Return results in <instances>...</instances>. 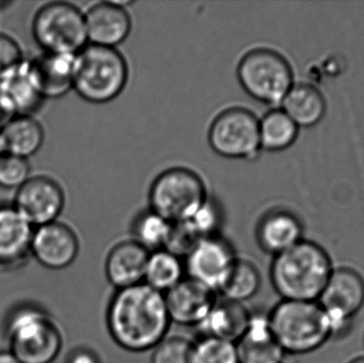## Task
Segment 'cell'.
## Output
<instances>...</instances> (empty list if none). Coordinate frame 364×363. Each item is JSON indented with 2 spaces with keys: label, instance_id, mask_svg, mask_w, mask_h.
<instances>
[{
  "label": "cell",
  "instance_id": "cell-1",
  "mask_svg": "<svg viewBox=\"0 0 364 363\" xmlns=\"http://www.w3.org/2000/svg\"><path fill=\"white\" fill-rule=\"evenodd\" d=\"M106 323L112 340L130 353L153 351L172 325L164 294L144 283L115 290L107 307Z\"/></svg>",
  "mask_w": 364,
  "mask_h": 363
},
{
  "label": "cell",
  "instance_id": "cell-2",
  "mask_svg": "<svg viewBox=\"0 0 364 363\" xmlns=\"http://www.w3.org/2000/svg\"><path fill=\"white\" fill-rule=\"evenodd\" d=\"M333 271L322 246L301 240L274 257L269 276L282 300L318 302Z\"/></svg>",
  "mask_w": 364,
  "mask_h": 363
},
{
  "label": "cell",
  "instance_id": "cell-3",
  "mask_svg": "<svg viewBox=\"0 0 364 363\" xmlns=\"http://www.w3.org/2000/svg\"><path fill=\"white\" fill-rule=\"evenodd\" d=\"M269 321L287 355L312 353L333 337L328 318L318 302L282 300L269 313Z\"/></svg>",
  "mask_w": 364,
  "mask_h": 363
},
{
  "label": "cell",
  "instance_id": "cell-4",
  "mask_svg": "<svg viewBox=\"0 0 364 363\" xmlns=\"http://www.w3.org/2000/svg\"><path fill=\"white\" fill-rule=\"evenodd\" d=\"M10 351L23 363H53L63 347L59 326L42 307L23 304L6 318Z\"/></svg>",
  "mask_w": 364,
  "mask_h": 363
},
{
  "label": "cell",
  "instance_id": "cell-5",
  "mask_svg": "<svg viewBox=\"0 0 364 363\" xmlns=\"http://www.w3.org/2000/svg\"><path fill=\"white\" fill-rule=\"evenodd\" d=\"M128 77L127 61L117 48L89 44L76 55L74 90L85 102H112L125 89Z\"/></svg>",
  "mask_w": 364,
  "mask_h": 363
},
{
  "label": "cell",
  "instance_id": "cell-6",
  "mask_svg": "<svg viewBox=\"0 0 364 363\" xmlns=\"http://www.w3.org/2000/svg\"><path fill=\"white\" fill-rule=\"evenodd\" d=\"M237 77L242 89L257 102L280 108L294 85L292 66L274 49L256 48L240 60Z\"/></svg>",
  "mask_w": 364,
  "mask_h": 363
},
{
  "label": "cell",
  "instance_id": "cell-7",
  "mask_svg": "<svg viewBox=\"0 0 364 363\" xmlns=\"http://www.w3.org/2000/svg\"><path fill=\"white\" fill-rule=\"evenodd\" d=\"M32 34L44 53L76 55L89 45L85 13L68 2L41 6L32 21Z\"/></svg>",
  "mask_w": 364,
  "mask_h": 363
},
{
  "label": "cell",
  "instance_id": "cell-8",
  "mask_svg": "<svg viewBox=\"0 0 364 363\" xmlns=\"http://www.w3.org/2000/svg\"><path fill=\"white\" fill-rule=\"evenodd\" d=\"M207 200L201 177L181 166L162 172L149 190L151 210L172 224L188 219Z\"/></svg>",
  "mask_w": 364,
  "mask_h": 363
},
{
  "label": "cell",
  "instance_id": "cell-9",
  "mask_svg": "<svg viewBox=\"0 0 364 363\" xmlns=\"http://www.w3.org/2000/svg\"><path fill=\"white\" fill-rule=\"evenodd\" d=\"M208 142L220 157L255 160L262 151L259 119L254 112L242 107L226 109L212 121Z\"/></svg>",
  "mask_w": 364,
  "mask_h": 363
},
{
  "label": "cell",
  "instance_id": "cell-10",
  "mask_svg": "<svg viewBox=\"0 0 364 363\" xmlns=\"http://www.w3.org/2000/svg\"><path fill=\"white\" fill-rule=\"evenodd\" d=\"M318 304L328 318L331 332L341 334L364 306V279L352 269L333 270Z\"/></svg>",
  "mask_w": 364,
  "mask_h": 363
},
{
  "label": "cell",
  "instance_id": "cell-11",
  "mask_svg": "<svg viewBox=\"0 0 364 363\" xmlns=\"http://www.w3.org/2000/svg\"><path fill=\"white\" fill-rule=\"evenodd\" d=\"M237 258L231 243L220 234L200 239L183 258L186 276L218 293Z\"/></svg>",
  "mask_w": 364,
  "mask_h": 363
},
{
  "label": "cell",
  "instance_id": "cell-12",
  "mask_svg": "<svg viewBox=\"0 0 364 363\" xmlns=\"http://www.w3.org/2000/svg\"><path fill=\"white\" fill-rule=\"evenodd\" d=\"M65 206L59 183L44 175L30 177L17 189L13 207L33 228L57 222Z\"/></svg>",
  "mask_w": 364,
  "mask_h": 363
},
{
  "label": "cell",
  "instance_id": "cell-13",
  "mask_svg": "<svg viewBox=\"0 0 364 363\" xmlns=\"http://www.w3.org/2000/svg\"><path fill=\"white\" fill-rule=\"evenodd\" d=\"M80 243L76 232L62 222L34 228L30 254L49 270H64L76 261Z\"/></svg>",
  "mask_w": 364,
  "mask_h": 363
},
{
  "label": "cell",
  "instance_id": "cell-14",
  "mask_svg": "<svg viewBox=\"0 0 364 363\" xmlns=\"http://www.w3.org/2000/svg\"><path fill=\"white\" fill-rule=\"evenodd\" d=\"M127 4L129 2H98L85 13L90 45L117 48L127 40L132 28Z\"/></svg>",
  "mask_w": 364,
  "mask_h": 363
},
{
  "label": "cell",
  "instance_id": "cell-15",
  "mask_svg": "<svg viewBox=\"0 0 364 363\" xmlns=\"http://www.w3.org/2000/svg\"><path fill=\"white\" fill-rule=\"evenodd\" d=\"M76 55L43 51L26 60L28 74L43 99L63 97L74 89Z\"/></svg>",
  "mask_w": 364,
  "mask_h": 363
},
{
  "label": "cell",
  "instance_id": "cell-16",
  "mask_svg": "<svg viewBox=\"0 0 364 363\" xmlns=\"http://www.w3.org/2000/svg\"><path fill=\"white\" fill-rule=\"evenodd\" d=\"M171 323L198 327L218 300V293L186 277L164 294Z\"/></svg>",
  "mask_w": 364,
  "mask_h": 363
},
{
  "label": "cell",
  "instance_id": "cell-17",
  "mask_svg": "<svg viewBox=\"0 0 364 363\" xmlns=\"http://www.w3.org/2000/svg\"><path fill=\"white\" fill-rule=\"evenodd\" d=\"M149 251L136 241H121L109 251L105 261V275L115 290L144 283Z\"/></svg>",
  "mask_w": 364,
  "mask_h": 363
},
{
  "label": "cell",
  "instance_id": "cell-18",
  "mask_svg": "<svg viewBox=\"0 0 364 363\" xmlns=\"http://www.w3.org/2000/svg\"><path fill=\"white\" fill-rule=\"evenodd\" d=\"M303 234L301 220L286 209H275L265 213L256 229L259 246L273 257L304 240Z\"/></svg>",
  "mask_w": 364,
  "mask_h": 363
},
{
  "label": "cell",
  "instance_id": "cell-19",
  "mask_svg": "<svg viewBox=\"0 0 364 363\" xmlns=\"http://www.w3.org/2000/svg\"><path fill=\"white\" fill-rule=\"evenodd\" d=\"M239 363H284L287 354L274 338L269 313H252L243 336L235 343Z\"/></svg>",
  "mask_w": 364,
  "mask_h": 363
},
{
  "label": "cell",
  "instance_id": "cell-20",
  "mask_svg": "<svg viewBox=\"0 0 364 363\" xmlns=\"http://www.w3.org/2000/svg\"><path fill=\"white\" fill-rule=\"evenodd\" d=\"M33 230L13 205H0V266L17 268L26 261Z\"/></svg>",
  "mask_w": 364,
  "mask_h": 363
},
{
  "label": "cell",
  "instance_id": "cell-21",
  "mask_svg": "<svg viewBox=\"0 0 364 363\" xmlns=\"http://www.w3.org/2000/svg\"><path fill=\"white\" fill-rule=\"evenodd\" d=\"M252 311L245 304L218 298L205 319L197 328L200 337H211L237 343L245 332Z\"/></svg>",
  "mask_w": 364,
  "mask_h": 363
},
{
  "label": "cell",
  "instance_id": "cell-22",
  "mask_svg": "<svg viewBox=\"0 0 364 363\" xmlns=\"http://www.w3.org/2000/svg\"><path fill=\"white\" fill-rule=\"evenodd\" d=\"M42 125L32 115H15L1 130L0 143L4 153L29 159L44 144Z\"/></svg>",
  "mask_w": 364,
  "mask_h": 363
},
{
  "label": "cell",
  "instance_id": "cell-23",
  "mask_svg": "<svg viewBox=\"0 0 364 363\" xmlns=\"http://www.w3.org/2000/svg\"><path fill=\"white\" fill-rule=\"evenodd\" d=\"M280 108L299 128H309L324 119L327 104L318 87L310 83H294Z\"/></svg>",
  "mask_w": 364,
  "mask_h": 363
},
{
  "label": "cell",
  "instance_id": "cell-24",
  "mask_svg": "<svg viewBox=\"0 0 364 363\" xmlns=\"http://www.w3.org/2000/svg\"><path fill=\"white\" fill-rule=\"evenodd\" d=\"M0 94L15 115H32L44 102L30 79L26 60L16 70L0 79Z\"/></svg>",
  "mask_w": 364,
  "mask_h": 363
},
{
  "label": "cell",
  "instance_id": "cell-25",
  "mask_svg": "<svg viewBox=\"0 0 364 363\" xmlns=\"http://www.w3.org/2000/svg\"><path fill=\"white\" fill-rule=\"evenodd\" d=\"M186 277L183 258L166 249L149 253L144 277L149 287L166 294Z\"/></svg>",
  "mask_w": 364,
  "mask_h": 363
},
{
  "label": "cell",
  "instance_id": "cell-26",
  "mask_svg": "<svg viewBox=\"0 0 364 363\" xmlns=\"http://www.w3.org/2000/svg\"><path fill=\"white\" fill-rule=\"evenodd\" d=\"M262 276L258 266L247 258L237 257L218 294L231 302L245 304L260 291Z\"/></svg>",
  "mask_w": 364,
  "mask_h": 363
},
{
  "label": "cell",
  "instance_id": "cell-27",
  "mask_svg": "<svg viewBox=\"0 0 364 363\" xmlns=\"http://www.w3.org/2000/svg\"><path fill=\"white\" fill-rule=\"evenodd\" d=\"M299 132V126L282 108H274L259 119V138L262 151H286L294 144Z\"/></svg>",
  "mask_w": 364,
  "mask_h": 363
},
{
  "label": "cell",
  "instance_id": "cell-28",
  "mask_svg": "<svg viewBox=\"0 0 364 363\" xmlns=\"http://www.w3.org/2000/svg\"><path fill=\"white\" fill-rule=\"evenodd\" d=\"M172 228V223L149 209L140 213L132 223V239L151 253L166 249Z\"/></svg>",
  "mask_w": 364,
  "mask_h": 363
},
{
  "label": "cell",
  "instance_id": "cell-29",
  "mask_svg": "<svg viewBox=\"0 0 364 363\" xmlns=\"http://www.w3.org/2000/svg\"><path fill=\"white\" fill-rule=\"evenodd\" d=\"M192 363H239L235 343L199 337L193 342Z\"/></svg>",
  "mask_w": 364,
  "mask_h": 363
},
{
  "label": "cell",
  "instance_id": "cell-30",
  "mask_svg": "<svg viewBox=\"0 0 364 363\" xmlns=\"http://www.w3.org/2000/svg\"><path fill=\"white\" fill-rule=\"evenodd\" d=\"M181 223L197 240L216 236L220 234L218 230L223 223L222 210L218 205L208 197L192 215Z\"/></svg>",
  "mask_w": 364,
  "mask_h": 363
},
{
  "label": "cell",
  "instance_id": "cell-31",
  "mask_svg": "<svg viewBox=\"0 0 364 363\" xmlns=\"http://www.w3.org/2000/svg\"><path fill=\"white\" fill-rule=\"evenodd\" d=\"M193 342L182 336H166L151 355V363H192Z\"/></svg>",
  "mask_w": 364,
  "mask_h": 363
},
{
  "label": "cell",
  "instance_id": "cell-32",
  "mask_svg": "<svg viewBox=\"0 0 364 363\" xmlns=\"http://www.w3.org/2000/svg\"><path fill=\"white\" fill-rule=\"evenodd\" d=\"M30 177V164L27 159L4 153L0 156V187L17 190Z\"/></svg>",
  "mask_w": 364,
  "mask_h": 363
},
{
  "label": "cell",
  "instance_id": "cell-33",
  "mask_svg": "<svg viewBox=\"0 0 364 363\" xmlns=\"http://www.w3.org/2000/svg\"><path fill=\"white\" fill-rule=\"evenodd\" d=\"M23 61L18 43L6 34L0 33V79L16 70Z\"/></svg>",
  "mask_w": 364,
  "mask_h": 363
},
{
  "label": "cell",
  "instance_id": "cell-34",
  "mask_svg": "<svg viewBox=\"0 0 364 363\" xmlns=\"http://www.w3.org/2000/svg\"><path fill=\"white\" fill-rule=\"evenodd\" d=\"M65 363H102V360L94 350L78 347L68 354Z\"/></svg>",
  "mask_w": 364,
  "mask_h": 363
},
{
  "label": "cell",
  "instance_id": "cell-35",
  "mask_svg": "<svg viewBox=\"0 0 364 363\" xmlns=\"http://www.w3.org/2000/svg\"><path fill=\"white\" fill-rule=\"evenodd\" d=\"M15 117L11 107L9 106L4 96L0 94V130Z\"/></svg>",
  "mask_w": 364,
  "mask_h": 363
},
{
  "label": "cell",
  "instance_id": "cell-36",
  "mask_svg": "<svg viewBox=\"0 0 364 363\" xmlns=\"http://www.w3.org/2000/svg\"><path fill=\"white\" fill-rule=\"evenodd\" d=\"M0 363H23L10 350L0 351Z\"/></svg>",
  "mask_w": 364,
  "mask_h": 363
},
{
  "label": "cell",
  "instance_id": "cell-37",
  "mask_svg": "<svg viewBox=\"0 0 364 363\" xmlns=\"http://www.w3.org/2000/svg\"><path fill=\"white\" fill-rule=\"evenodd\" d=\"M350 363H364V357L357 358Z\"/></svg>",
  "mask_w": 364,
  "mask_h": 363
},
{
  "label": "cell",
  "instance_id": "cell-38",
  "mask_svg": "<svg viewBox=\"0 0 364 363\" xmlns=\"http://www.w3.org/2000/svg\"><path fill=\"white\" fill-rule=\"evenodd\" d=\"M2 153H4V151H2L1 143H0V156H1Z\"/></svg>",
  "mask_w": 364,
  "mask_h": 363
}]
</instances>
